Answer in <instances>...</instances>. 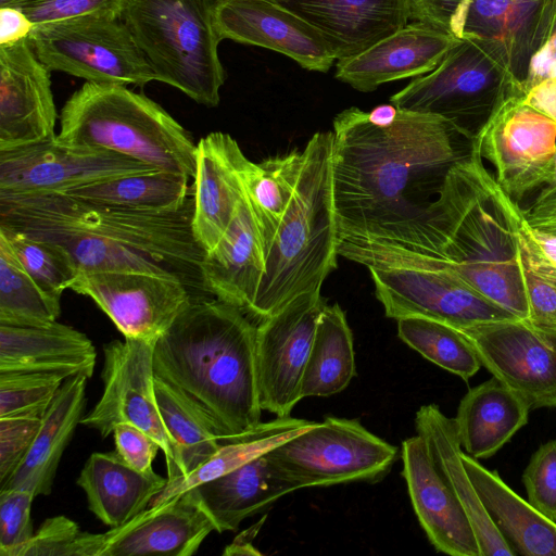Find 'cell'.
Listing matches in <instances>:
<instances>
[{
	"label": "cell",
	"mask_w": 556,
	"mask_h": 556,
	"mask_svg": "<svg viewBox=\"0 0 556 556\" xmlns=\"http://www.w3.org/2000/svg\"><path fill=\"white\" fill-rule=\"evenodd\" d=\"M104 542V533L81 531L75 521L60 515L46 519L14 556H101Z\"/></svg>",
	"instance_id": "cell-43"
},
{
	"label": "cell",
	"mask_w": 556,
	"mask_h": 556,
	"mask_svg": "<svg viewBox=\"0 0 556 556\" xmlns=\"http://www.w3.org/2000/svg\"><path fill=\"white\" fill-rule=\"evenodd\" d=\"M459 39L414 21L370 48L336 64V78L362 92L433 71Z\"/></svg>",
	"instance_id": "cell-22"
},
{
	"label": "cell",
	"mask_w": 556,
	"mask_h": 556,
	"mask_svg": "<svg viewBox=\"0 0 556 556\" xmlns=\"http://www.w3.org/2000/svg\"><path fill=\"white\" fill-rule=\"evenodd\" d=\"M523 90V101L556 123V77L539 81Z\"/></svg>",
	"instance_id": "cell-54"
},
{
	"label": "cell",
	"mask_w": 556,
	"mask_h": 556,
	"mask_svg": "<svg viewBox=\"0 0 556 556\" xmlns=\"http://www.w3.org/2000/svg\"><path fill=\"white\" fill-rule=\"evenodd\" d=\"M190 177L162 169L118 176L63 192L88 202L143 211H177L192 197Z\"/></svg>",
	"instance_id": "cell-37"
},
{
	"label": "cell",
	"mask_w": 556,
	"mask_h": 556,
	"mask_svg": "<svg viewBox=\"0 0 556 556\" xmlns=\"http://www.w3.org/2000/svg\"><path fill=\"white\" fill-rule=\"evenodd\" d=\"M201 273L212 298L233 305L248 315L265 273V252L244 195L225 235L212 250L205 252Z\"/></svg>",
	"instance_id": "cell-26"
},
{
	"label": "cell",
	"mask_w": 556,
	"mask_h": 556,
	"mask_svg": "<svg viewBox=\"0 0 556 556\" xmlns=\"http://www.w3.org/2000/svg\"><path fill=\"white\" fill-rule=\"evenodd\" d=\"M397 336L426 359L465 381L482 366L465 337L447 324L418 316L404 317L397 319Z\"/></svg>",
	"instance_id": "cell-40"
},
{
	"label": "cell",
	"mask_w": 556,
	"mask_h": 556,
	"mask_svg": "<svg viewBox=\"0 0 556 556\" xmlns=\"http://www.w3.org/2000/svg\"><path fill=\"white\" fill-rule=\"evenodd\" d=\"M244 156L238 142L222 131L197 143L192 229L205 252L225 235L243 199L239 168Z\"/></svg>",
	"instance_id": "cell-24"
},
{
	"label": "cell",
	"mask_w": 556,
	"mask_h": 556,
	"mask_svg": "<svg viewBox=\"0 0 556 556\" xmlns=\"http://www.w3.org/2000/svg\"><path fill=\"white\" fill-rule=\"evenodd\" d=\"M155 395L162 420L177 446L184 477L205 463L223 442L204 410L156 377Z\"/></svg>",
	"instance_id": "cell-38"
},
{
	"label": "cell",
	"mask_w": 556,
	"mask_h": 556,
	"mask_svg": "<svg viewBox=\"0 0 556 556\" xmlns=\"http://www.w3.org/2000/svg\"><path fill=\"white\" fill-rule=\"evenodd\" d=\"M60 314L61 300L37 283L0 235V325L47 326Z\"/></svg>",
	"instance_id": "cell-39"
},
{
	"label": "cell",
	"mask_w": 556,
	"mask_h": 556,
	"mask_svg": "<svg viewBox=\"0 0 556 556\" xmlns=\"http://www.w3.org/2000/svg\"><path fill=\"white\" fill-rule=\"evenodd\" d=\"M399 109V108H397ZM332 188L338 233L422 220L472 140L446 119L400 110L379 127L352 106L333 119Z\"/></svg>",
	"instance_id": "cell-1"
},
{
	"label": "cell",
	"mask_w": 556,
	"mask_h": 556,
	"mask_svg": "<svg viewBox=\"0 0 556 556\" xmlns=\"http://www.w3.org/2000/svg\"><path fill=\"white\" fill-rule=\"evenodd\" d=\"M548 185H556V161H555V168H554L553 178H552V181ZM548 185H546V186H548Z\"/></svg>",
	"instance_id": "cell-56"
},
{
	"label": "cell",
	"mask_w": 556,
	"mask_h": 556,
	"mask_svg": "<svg viewBox=\"0 0 556 556\" xmlns=\"http://www.w3.org/2000/svg\"><path fill=\"white\" fill-rule=\"evenodd\" d=\"M155 169L126 155L74 146L56 136L0 151V195L63 193L92 182Z\"/></svg>",
	"instance_id": "cell-16"
},
{
	"label": "cell",
	"mask_w": 556,
	"mask_h": 556,
	"mask_svg": "<svg viewBox=\"0 0 556 556\" xmlns=\"http://www.w3.org/2000/svg\"><path fill=\"white\" fill-rule=\"evenodd\" d=\"M519 255L529 308L525 320L542 329L556 330V288L529 268L520 251Z\"/></svg>",
	"instance_id": "cell-49"
},
{
	"label": "cell",
	"mask_w": 556,
	"mask_h": 556,
	"mask_svg": "<svg viewBox=\"0 0 556 556\" xmlns=\"http://www.w3.org/2000/svg\"><path fill=\"white\" fill-rule=\"evenodd\" d=\"M555 16L556 0H414L410 18L475 41L522 86Z\"/></svg>",
	"instance_id": "cell-8"
},
{
	"label": "cell",
	"mask_w": 556,
	"mask_h": 556,
	"mask_svg": "<svg viewBox=\"0 0 556 556\" xmlns=\"http://www.w3.org/2000/svg\"><path fill=\"white\" fill-rule=\"evenodd\" d=\"M302 164L303 151L298 150L261 163H253L247 156L241 161L239 173L244 198L258 228L265 260L295 191Z\"/></svg>",
	"instance_id": "cell-35"
},
{
	"label": "cell",
	"mask_w": 556,
	"mask_h": 556,
	"mask_svg": "<svg viewBox=\"0 0 556 556\" xmlns=\"http://www.w3.org/2000/svg\"><path fill=\"white\" fill-rule=\"evenodd\" d=\"M167 477L152 468L138 471L114 452L92 453L77 478L88 508L105 526L121 527L149 508Z\"/></svg>",
	"instance_id": "cell-30"
},
{
	"label": "cell",
	"mask_w": 556,
	"mask_h": 556,
	"mask_svg": "<svg viewBox=\"0 0 556 556\" xmlns=\"http://www.w3.org/2000/svg\"><path fill=\"white\" fill-rule=\"evenodd\" d=\"M87 377L67 378L42 416L36 439L4 486L49 495L61 457L83 418Z\"/></svg>",
	"instance_id": "cell-33"
},
{
	"label": "cell",
	"mask_w": 556,
	"mask_h": 556,
	"mask_svg": "<svg viewBox=\"0 0 556 556\" xmlns=\"http://www.w3.org/2000/svg\"><path fill=\"white\" fill-rule=\"evenodd\" d=\"M299 486L267 453L189 491L210 517L215 531H236L240 523Z\"/></svg>",
	"instance_id": "cell-28"
},
{
	"label": "cell",
	"mask_w": 556,
	"mask_h": 556,
	"mask_svg": "<svg viewBox=\"0 0 556 556\" xmlns=\"http://www.w3.org/2000/svg\"><path fill=\"white\" fill-rule=\"evenodd\" d=\"M7 239L28 274L50 295L60 299L70 289L78 269L70 253L56 243L33 238L21 231L1 227Z\"/></svg>",
	"instance_id": "cell-41"
},
{
	"label": "cell",
	"mask_w": 556,
	"mask_h": 556,
	"mask_svg": "<svg viewBox=\"0 0 556 556\" xmlns=\"http://www.w3.org/2000/svg\"><path fill=\"white\" fill-rule=\"evenodd\" d=\"M58 137L194 177L197 144L159 103L123 84L86 81L65 102Z\"/></svg>",
	"instance_id": "cell-6"
},
{
	"label": "cell",
	"mask_w": 556,
	"mask_h": 556,
	"mask_svg": "<svg viewBox=\"0 0 556 556\" xmlns=\"http://www.w3.org/2000/svg\"><path fill=\"white\" fill-rule=\"evenodd\" d=\"M530 410L495 377L469 389L454 417L463 451L477 459L493 456L528 422Z\"/></svg>",
	"instance_id": "cell-32"
},
{
	"label": "cell",
	"mask_w": 556,
	"mask_h": 556,
	"mask_svg": "<svg viewBox=\"0 0 556 556\" xmlns=\"http://www.w3.org/2000/svg\"><path fill=\"white\" fill-rule=\"evenodd\" d=\"M401 457L413 508L432 546L451 556H480L469 519L437 470L422 438L404 440Z\"/></svg>",
	"instance_id": "cell-21"
},
{
	"label": "cell",
	"mask_w": 556,
	"mask_h": 556,
	"mask_svg": "<svg viewBox=\"0 0 556 556\" xmlns=\"http://www.w3.org/2000/svg\"><path fill=\"white\" fill-rule=\"evenodd\" d=\"M522 482L528 502L542 515L556 522V440H549L533 453Z\"/></svg>",
	"instance_id": "cell-44"
},
{
	"label": "cell",
	"mask_w": 556,
	"mask_h": 556,
	"mask_svg": "<svg viewBox=\"0 0 556 556\" xmlns=\"http://www.w3.org/2000/svg\"><path fill=\"white\" fill-rule=\"evenodd\" d=\"M389 318L418 316L455 328L517 318L444 269L368 268Z\"/></svg>",
	"instance_id": "cell-18"
},
{
	"label": "cell",
	"mask_w": 556,
	"mask_h": 556,
	"mask_svg": "<svg viewBox=\"0 0 556 556\" xmlns=\"http://www.w3.org/2000/svg\"><path fill=\"white\" fill-rule=\"evenodd\" d=\"M517 83L482 47L459 39L429 74L394 93L400 110L440 116L473 139Z\"/></svg>",
	"instance_id": "cell-9"
},
{
	"label": "cell",
	"mask_w": 556,
	"mask_h": 556,
	"mask_svg": "<svg viewBox=\"0 0 556 556\" xmlns=\"http://www.w3.org/2000/svg\"><path fill=\"white\" fill-rule=\"evenodd\" d=\"M41 419L0 418V488L5 485L24 460L40 429Z\"/></svg>",
	"instance_id": "cell-47"
},
{
	"label": "cell",
	"mask_w": 556,
	"mask_h": 556,
	"mask_svg": "<svg viewBox=\"0 0 556 556\" xmlns=\"http://www.w3.org/2000/svg\"><path fill=\"white\" fill-rule=\"evenodd\" d=\"M50 73L28 38L0 47V151L56 137Z\"/></svg>",
	"instance_id": "cell-20"
},
{
	"label": "cell",
	"mask_w": 556,
	"mask_h": 556,
	"mask_svg": "<svg viewBox=\"0 0 556 556\" xmlns=\"http://www.w3.org/2000/svg\"><path fill=\"white\" fill-rule=\"evenodd\" d=\"M126 0H23L17 8L35 26L85 15L121 17Z\"/></svg>",
	"instance_id": "cell-46"
},
{
	"label": "cell",
	"mask_w": 556,
	"mask_h": 556,
	"mask_svg": "<svg viewBox=\"0 0 556 556\" xmlns=\"http://www.w3.org/2000/svg\"><path fill=\"white\" fill-rule=\"evenodd\" d=\"M518 202L472 148L452 167L425 218L362 252L368 268L444 269L519 319L529 316L515 226Z\"/></svg>",
	"instance_id": "cell-2"
},
{
	"label": "cell",
	"mask_w": 556,
	"mask_h": 556,
	"mask_svg": "<svg viewBox=\"0 0 556 556\" xmlns=\"http://www.w3.org/2000/svg\"><path fill=\"white\" fill-rule=\"evenodd\" d=\"M36 496L28 490H0V556H14L33 535L31 503Z\"/></svg>",
	"instance_id": "cell-45"
},
{
	"label": "cell",
	"mask_w": 556,
	"mask_h": 556,
	"mask_svg": "<svg viewBox=\"0 0 556 556\" xmlns=\"http://www.w3.org/2000/svg\"><path fill=\"white\" fill-rule=\"evenodd\" d=\"M515 226L521 257L533 273L556 288V237L532 228L519 204Z\"/></svg>",
	"instance_id": "cell-48"
},
{
	"label": "cell",
	"mask_w": 556,
	"mask_h": 556,
	"mask_svg": "<svg viewBox=\"0 0 556 556\" xmlns=\"http://www.w3.org/2000/svg\"><path fill=\"white\" fill-rule=\"evenodd\" d=\"M213 531L214 523L187 491L104 532L101 556H191Z\"/></svg>",
	"instance_id": "cell-25"
},
{
	"label": "cell",
	"mask_w": 556,
	"mask_h": 556,
	"mask_svg": "<svg viewBox=\"0 0 556 556\" xmlns=\"http://www.w3.org/2000/svg\"><path fill=\"white\" fill-rule=\"evenodd\" d=\"M315 27L337 61L394 34L412 16L414 0H275Z\"/></svg>",
	"instance_id": "cell-23"
},
{
	"label": "cell",
	"mask_w": 556,
	"mask_h": 556,
	"mask_svg": "<svg viewBox=\"0 0 556 556\" xmlns=\"http://www.w3.org/2000/svg\"><path fill=\"white\" fill-rule=\"evenodd\" d=\"M396 446L357 419L326 417L267 453L299 489L376 482L391 469Z\"/></svg>",
	"instance_id": "cell-11"
},
{
	"label": "cell",
	"mask_w": 556,
	"mask_h": 556,
	"mask_svg": "<svg viewBox=\"0 0 556 556\" xmlns=\"http://www.w3.org/2000/svg\"><path fill=\"white\" fill-rule=\"evenodd\" d=\"M193 195L177 211H143L64 193L0 195V226L65 249L78 273L141 271L180 279L197 299L212 298L193 229Z\"/></svg>",
	"instance_id": "cell-3"
},
{
	"label": "cell",
	"mask_w": 556,
	"mask_h": 556,
	"mask_svg": "<svg viewBox=\"0 0 556 556\" xmlns=\"http://www.w3.org/2000/svg\"><path fill=\"white\" fill-rule=\"evenodd\" d=\"M472 148L493 166L504 191L519 202L552 181L556 123L527 104L522 86H515L497 102Z\"/></svg>",
	"instance_id": "cell-12"
},
{
	"label": "cell",
	"mask_w": 556,
	"mask_h": 556,
	"mask_svg": "<svg viewBox=\"0 0 556 556\" xmlns=\"http://www.w3.org/2000/svg\"><path fill=\"white\" fill-rule=\"evenodd\" d=\"M121 18L157 81L206 108L219 104L226 73L213 0H126Z\"/></svg>",
	"instance_id": "cell-7"
},
{
	"label": "cell",
	"mask_w": 556,
	"mask_h": 556,
	"mask_svg": "<svg viewBox=\"0 0 556 556\" xmlns=\"http://www.w3.org/2000/svg\"><path fill=\"white\" fill-rule=\"evenodd\" d=\"M553 77H556V16L546 41L530 60L522 88Z\"/></svg>",
	"instance_id": "cell-52"
},
{
	"label": "cell",
	"mask_w": 556,
	"mask_h": 556,
	"mask_svg": "<svg viewBox=\"0 0 556 556\" xmlns=\"http://www.w3.org/2000/svg\"><path fill=\"white\" fill-rule=\"evenodd\" d=\"M70 289L89 296L126 339L156 340L197 299L180 279L141 271L80 273Z\"/></svg>",
	"instance_id": "cell-17"
},
{
	"label": "cell",
	"mask_w": 556,
	"mask_h": 556,
	"mask_svg": "<svg viewBox=\"0 0 556 556\" xmlns=\"http://www.w3.org/2000/svg\"><path fill=\"white\" fill-rule=\"evenodd\" d=\"M463 464L491 521L515 556H556V522L511 490L497 471L462 452Z\"/></svg>",
	"instance_id": "cell-31"
},
{
	"label": "cell",
	"mask_w": 556,
	"mask_h": 556,
	"mask_svg": "<svg viewBox=\"0 0 556 556\" xmlns=\"http://www.w3.org/2000/svg\"><path fill=\"white\" fill-rule=\"evenodd\" d=\"M115 452L118 456L138 471L152 468V462L162 451L159 442L141 428L128 424H118L114 430Z\"/></svg>",
	"instance_id": "cell-50"
},
{
	"label": "cell",
	"mask_w": 556,
	"mask_h": 556,
	"mask_svg": "<svg viewBox=\"0 0 556 556\" xmlns=\"http://www.w3.org/2000/svg\"><path fill=\"white\" fill-rule=\"evenodd\" d=\"M314 424L291 416L276 417L267 422L261 421L253 429L224 442L205 463L190 473L167 482L149 507H160L199 484L239 468L304 432Z\"/></svg>",
	"instance_id": "cell-34"
},
{
	"label": "cell",
	"mask_w": 556,
	"mask_h": 556,
	"mask_svg": "<svg viewBox=\"0 0 556 556\" xmlns=\"http://www.w3.org/2000/svg\"><path fill=\"white\" fill-rule=\"evenodd\" d=\"M356 374L353 336L339 304L326 305L317 321L302 377V397L343 391Z\"/></svg>",
	"instance_id": "cell-36"
},
{
	"label": "cell",
	"mask_w": 556,
	"mask_h": 556,
	"mask_svg": "<svg viewBox=\"0 0 556 556\" xmlns=\"http://www.w3.org/2000/svg\"><path fill=\"white\" fill-rule=\"evenodd\" d=\"M399 114V109L394 104H380L367 112L368 121L379 127L391 126Z\"/></svg>",
	"instance_id": "cell-55"
},
{
	"label": "cell",
	"mask_w": 556,
	"mask_h": 556,
	"mask_svg": "<svg viewBox=\"0 0 556 556\" xmlns=\"http://www.w3.org/2000/svg\"><path fill=\"white\" fill-rule=\"evenodd\" d=\"M417 434L425 441L442 479L463 507L473 529L480 556H515L488 513L463 464L454 418L435 404L422 405L415 415Z\"/></svg>",
	"instance_id": "cell-29"
},
{
	"label": "cell",
	"mask_w": 556,
	"mask_h": 556,
	"mask_svg": "<svg viewBox=\"0 0 556 556\" xmlns=\"http://www.w3.org/2000/svg\"><path fill=\"white\" fill-rule=\"evenodd\" d=\"M35 25L20 9L0 8V47L27 39Z\"/></svg>",
	"instance_id": "cell-53"
},
{
	"label": "cell",
	"mask_w": 556,
	"mask_h": 556,
	"mask_svg": "<svg viewBox=\"0 0 556 556\" xmlns=\"http://www.w3.org/2000/svg\"><path fill=\"white\" fill-rule=\"evenodd\" d=\"M456 329L472 346L481 365L530 409L556 407V330L519 318Z\"/></svg>",
	"instance_id": "cell-14"
},
{
	"label": "cell",
	"mask_w": 556,
	"mask_h": 556,
	"mask_svg": "<svg viewBox=\"0 0 556 556\" xmlns=\"http://www.w3.org/2000/svg\"><path fill=\"white\" fill-rule=\"evenodd\" d=\"M326 305L320 291L302 293L256 324V379L263 410L289 417L303 399L302 377Z\"/></svg>",
	"instance_id": "cell-15"
},
{
	"label": "cell",
	"mask_w": 556,
	"mask_h": 556,
	"mask_svg": "<svg viewBox=\"0 0 556 556\" xmlns=\"http://www.w3.org/2000/svg\"><path fill=\"white\" fill-rule=\"evenodd\" d=\"M28 39L51 72L97 84L144 86L157 80L117 16L94 14L37 25Z\"/></svg>",
	"instance_id": "cell-10"
},
{
	"label": "cell",
	"mask_w": 556,
	"mask_h": 556,
	"mask_svg": "<svg viewBox=\"0 0 556 556\" xmlns=\"http://www.w3.org/2000/svg\"><path fill=\"white\" fill-rule=\"evenodd\" d=\"M97 362L91 340L71 326L0 325V372L38 371L90 378Z\"/></svg>",
	"instance_id": "cell-27"
},
{
	"label": "cell",
	"mask_w": 556,
	"mask_h": 556,
	"mask_svg": "<svg viewBox=\"0 0 556 556\" xmlns=\"http://www.w3.org/2000/svg\"><path fill=\"white\" fill-rule=\"evenodd\" d=\"M157 340V339H156ZM156 340H113L103 346V392L80 424L106 438L122 422L135 425L161 445L167 482L181 477L177 446L162 420L155 395L153 352Z\"/></svg>",
	"instance_id": "cell-13"
},
{
	"label": "cell",
	"mask_w": 556,
	"mask_h": 556,
	"mask_svg": "<svg viewBox=\"0 0 556 556\" xmlns=\"http://www.w3.org/2000/svg\"><path fill=\"white\" fill-rule=\"evenodd\" d=\"M256 324L215 298L194 299L154 345L156 378L195 403L222 442L261 422Z\"/></svg>",
	"instance_id": "cell-4"
},
{
	"label": "cell",
	"mask_w": 556,
	"mask_h": 556,
	"mask_svg": "<svg viewBox=\"0 0 556 556\" xmlns=\"http://www.w3.org/2000/svg\"><path fill=\"white\" fill-rule=\"evenodd\" d=\"M332 131L315 132L303 151L295 191L281 219L248 316L262 320L295 296L320 291L337 266Z\"/></svg>",
	"instance_id": "cell-5"
},
{
	"label": "cell",
	"mask_w": 556,
	"mask_h": 556,
	"mask_svg": "<svg viewBox=\"0 0 556 556\" xmlns=\"http://www.w3.org/2000/svg\"><path fill=\"white\" fill-rule=\"evenodd\" d=\"M66 379L54 372H0V418H42Z\"/></svg>",
	"instance_id": "cell-42"
},
{
	"label": "cell",
	"mask_w": 556,
	"mask_h": 556,
	"mask_svg": "<svg viewBox=\"0 0 556 556\" xmlns=\"http://www.w3.org/2000/svg\"><path fill=\"white\" fill-rule=\"evenodd\" d=\"M522 214L532 228L556 237V185L544 186Z\"/></svg>",
	"instance_id": "cell-51"
},
{
	"label": "cell",
	"mask_w": 556,
	"mask_h": 556,
	"mask_svg": "<svg viewBox=\"0 0 556 556\" xmlns=\"http://www.w3.org/2000/svg\"><path fill=\"white\" fill-rule=\"evenodd\" d=\"M220 40L270 49L314 72H328L336 58L321 34L275 0H213Z\"/></svg>",
	"instance_id": "cell-19"
}]
</instances>
